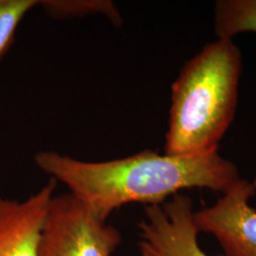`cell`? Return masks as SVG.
<instances>
[{
	"label": "cell",
	"mask_w": 256,
	"mask_h": 256,
	"mask_svg": "<svg viewBox=\"0 0 256 256\" xmlns=\"http://www.w3.org/2000/svg\"><path fill=\"white\" fill-rule=\"evenodd\" d=\"M214 30L220 39H232L245 32L256 34V0L218 1Z\"/></svg>",
	"instance_id": "obj_7"
},
{
	"label": "cell",
	"mask_w": 256,
	"mask_h": 256,
	"mask_svg": "<svg viewBox=\"0 0 256 256\" xmlns=\"http://www.w3.org/2000/svg\"><path fill=\"white\" fill-rule=\"evenodd\" d=\"M54 18H72L99 14L114 24L122 21L119 10L108 0H42L39 5Z\"/></svg>",
	"instance_id": "obj_8"
},
{
	"label": "cell",
	"mask_w": 256,
	"mask_h": 256,
	"mask_svg": "<svg viewBox=\"0 0 256 256\" xmlns=\"http://www.w3.org/2000/svg\"><path fill=\"white\" fill-rule=\"evenodd\" d=\"M242 68L232 39L208 44L183 68L172 86L165 154L198 156L218 151L238 104Z\"/></svg>",
	"instance_id": "obj_2"
},
{
	"label": "cell",
	"mask_w": 256,
	"mask_h": 256,
	"mask_svg": "<svg viewBox=\"0 0 256 256\" xmlns=\"http://www.w3.org/2000/svg\"><path fill=\"white\" fill-rule=\"evenodd\" d=\"M37 166L102 220L130 203L162 204L184 189L222 194L241 180L238 167L218 151L198 156L150 150L108 162H84L54 151L34 156Z\"/></svg>",
	"instance_id": "obj_1"
},
{
	"label": "cell",
	"mask_w": 256,
	"mask_h": 256,
	"mask_svg": "<svg viewBox=\"0 0 256 256\" xmlns=\"http://www.w3.org/2000/svg\"><path fill=\"white\" fill-rule=\"evenodd\" d=\"M252 185H254V187H256V178H254V182H252Z\"/></svg>",
	"instance_id": "obj_11"
},
{
	"label": "cell",
	"mask_w": 256,
	"mask_h": 256,
	"mask_svg": "<svg viewBox=\"0 0 256 256\" xmlns=\"http://www.w3.org/2000/svg\"><path fill=\"white\" fill-rule=\"evenodd\" d=\"M37 0H0V59L12 44L16 30Z\"/></svg>",
	"instance_id": "obj_9"
},
{
	"label": "cell",
	"mask_w": 256,
	"mask_h": 256,
	"mask_svg": "<svg viewBox=\"0 0 256 256\" xmlns=\"http://www.w3.org/2000/svg\"><path fill=\"white\" fill-rule=\"evenodd\" d=\"M140 256H156L152 252H150L148 248H146L142 245H140Z\"/></svg>",
	"instance_id": "obj_10"
},
{
	"label": "cell",
	"mask_w": 256,
	"mask_h": 256,
	"mask_svg": "<svg viewBox=\"0 0 256 256\" xmlns=\"http://www.w3.org/2000/svg\"><path fill=\"white\" fill-rule=\"evenodd\" d=\"M252 183L240 180L210 207L194 212L198 232L216 239L225 256H256V210Z\"/></svg>",
	"instance_id": "obj_4"
},
{
	"label": "cell",
	"mask_w": 256,
	"mask_h": 256,
	"mask_svg": "<svg viewBox=\"0 0 256 256\" xmlns=\"http://www.w3.org/2000/svg\"><path fill=\"white\" fill-rule=\"evenodd\" d=\"M146 218L138 224L140 245L156 256H210L198 244L192 200L176 194L169 200L146 206Z\"/></svg>",
	"instance_id": "obj_5"
},
{
	"label": "cell",
	"mask_w": 256,
	"mask_h": 256,
	"mask_svg": "<svg viewBox=\"0 0 256 256\" xmlns=\"http://www.w3.org/2000/svg\"><path fill=\"white\" fill-rule=\"evenodd\" d=\"M56 182L50 180L26 200L0 196V256H40L42 232Z\"/></svg>",
	"instance_id": "obj_6"
},
{
	"label": "cell",
	"mask_w": 256,
	"mask_h": 256,
	"mask_svg": "<svg viewBox=\"0 0 256 256\" xmlns=\"http://www.w3.org/2000/svg\"><path fill=\"white\" fill-rule=\"evenodd\" d=\"M120 234L74 194L54 196L42 232L40 256H112Z\"/></svg>",
	"instance_id": "obj_3"
}]
</instances>
